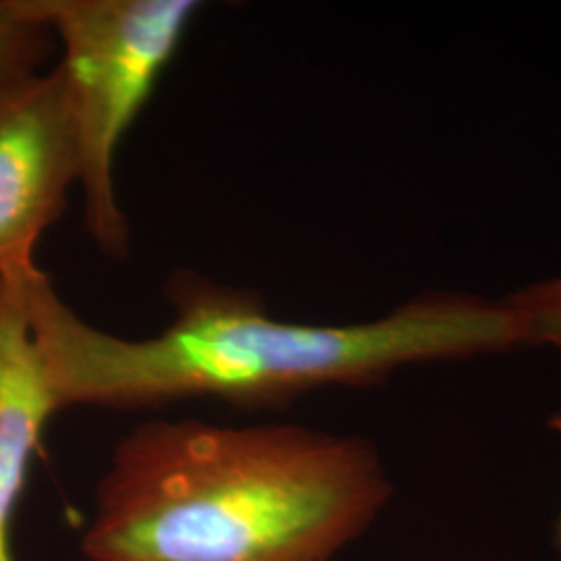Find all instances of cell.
Segmentation results:
<instances>
[{
  "label": "cell",
  "instance_id": "1",
  "mask_svg": "<svg viewBox=\"0 0 561 561\" xmlns=\"http://www.w3.org/2000/svg\"><path fill=\"white\" fill-rule=\"evenodd\" d=\"M21 289L59 412L198 398L279 408L319 387L379 385L408 364L526 345L505 301L463 291H426L377 321L306 324L271 317L254 291L180 271L164 287L173 321L154 337L127 340L83 321L38 266L21 273Z\"/></svg>",
  "mask_w": 561,
  "mask_h": 561
},
{
  "label": "cell",
  "instance_id": "2",
  "mask_svg": "<svg viewBox=\"0 0 561 561\" xmlns=\"http://www.w3.org/2000/svg\"><path fill=\"white\" fill-rule=\"evenodd\" d=\"M391 497L377 447L301 424L141 422L96 484L88 561H331Z\"/></svg>",
  "mask_w": 561,
  "mask_h": 561
},
{
  "label": "cell",
  "instance_id": "3",
  "mask_svg": "<svg viewBox=\"0 0 561 561\" xmlns=\"http://www.w3.org/2000/svg\"><path fill=\"white\" fill-rule=\"evenodd\" d=\"M60 44V76L80 150L83 221L102 254L129 256L115 187L123 140L180 53L196 0H32Z\"/></svg>",
  "mask_w": 561,
  "mask_h": 561
},
{
  "label": "cell",
  "instance_id": "4",
  "mask_svg": "<svg viewBox=\"0 0 561 561\" xmlns=\"http://www.w3.org/2000/svg\"><path fill=\"white\" fill-rule=\"evenodd\" d=\"M81 162L59 67L0 80V273L36 266Z\"/></svg>",
  "mask_w": 561,
  "mask_h": 561
},
{
  "label": "cell",
  "instance_id": "5",
  "mask_svg": "<svg viewBox=\"0 0 561 561\" xmlns=\"http://www.w3.org/2000/svg\"><path fill=\"white\" fill-rule=\"evenodd\" d=\"M0 273V561H15L13 530L48 421L59 412L21 289Z\"/></svg>",
  "mask_w": 561,
  "mask_h": 561
},
{
  "label": "cell",
  "instance_id": "6",
  "mask_svg": "<svg viewBox=\"0 0 561 561\" xmlns=\"http://www.w3.org/2000/svg\"><path fill=\"white\" fill-rule=\"evenodd\" d=\"M55 42L32 0H0V80L41 71Z\"/></svg>",
  "mask_w": 561,
  "mask_h": 561
},
{
  "label": "cell",
  "instance_id": "7",
  "mask_svg": "<svg viewBox=\"0 0 561 561\" xmlns=\"http://www.w3.org/2000/svg\"><path fill=\"white\" fill-rule=\"evenodd\" d=\"M503 301L520 319L526 345L561 350V277L533 283Z\"/></svg>",
  "mask_w": 561,
  "mask_h": 561
},
{
  "label": "cell",
  "instance_id": "8",
  "mask_svg": "<svg viewBox=\"0 0 561 561\" xmlns=\"http://www.w3.org/2000/svg\"><path fill=\"white\" fill-rule=\"evenodd\" d=\"M549 428H553V431H558L561 435V412L560 414H556L553 419H551V422H549ZM558 542H560L561 547V518L560 524H558Z\"/></svg>",
  "mask_w": 561,
  "mask_h": 561
}]
</instances>
